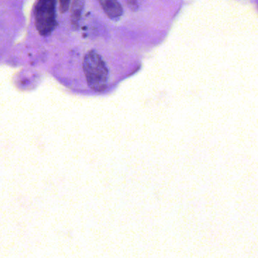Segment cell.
<instances>
[{
	"label": "cell",
	"mask_w": 258,
	"mask_h": 258,
	"mask_svg": "<svg viewBox=\"0 0 258 258\" xmlns=\"http://www.w3.org/2000/svg\"><path fill=\"white\" fill-rule=\"evenodd\" d=\"M83 71L89 87L95 92H103L109 81V70L101 56L94 51L85 56Z\"/></svg>",
	"instance_id": "1"
},
{
	"label": "cell",
	"mask_w": 258,
	"mask_h": 258,
	"mask_svg": "<svg viewBox=\"0 0 258 258\" xmlns=\"http://www.w3.org/2000/svg\"><path fill=\"white\" fill-rule=\"evenodd\" d=\"M35 24L41 36L51 34L57 25L56 0H37L34 8Z\"/></svg>",
	"instance_id": "2"
},
{
	"label": "cell",
	"mask_w": 258,
	"mask_h": 258,
	"mask_svg": "<svg viewBox=\"0 0 258 258\" xmlns=\"http://www.w3.org/2000/svg\"><path fill=\"white\" fill-rule=\"evenodd\" d=\"M100 6L110 19L118 21L122 16L124 11L118 0H98Z\"/></svg>",
	"instance_id": "3"
},
{
	"label": "cell",
	"mask_w": 258,
	"mask_h": 258,
	"mask_svg": "<svg viewBox=\"0 0 258 258\" xmlns=\"http://www.w3.org/2000/svg\"><path fill=\"white\" fill-rule=\"evenodd\" d=\"M83 7H84V3L83 0H74L71 6V23L74 30L78 29Z\"/></svg>",
	"instance_id": "4"
},
{
	"label": "cell",
	"mask_w": 258,
	"mask_h": 258,
	"mask_svg": "<svg viewBox=\"0 0 258 258\" xmlns=\"http://www.w3.org/2000/svg\"><path fill=\"white\" fill-rule=\"evenodd\" d=\"M60 12L62 13H65L69 8L71 0H59Z\"/></svg>",
	"instance_id": "5"
},
{
	"label": "cell",
	"mask_w": 258,
	"mask_h": 258,
	"mask_svg": "<svg viewBox=\"0 0 258 258\" xmlns=\"http://www.w3.org/2000/svg\"><path fill=\"white\" fill-rule=\"evenodd\" d=\"M127 6L131 10L136 11L139 7L137 0H127Z\"/></svg>",
	"instance_id": "6"
}]
</instances>
